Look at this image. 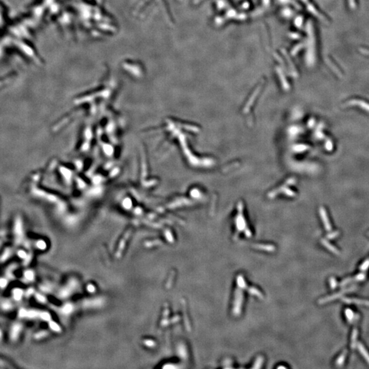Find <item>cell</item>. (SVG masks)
Masks as SVG:
<instances>
[{"label": "cell", "instance_id": "5", "mask_svg": "<svg viewBox=\"0 0 369 369\" xmlns=\"http://www.w3.org/2000/svg\"><path fill=\"white\" fill-rule=\"evenodd\" d=\"M321 244L324 246V247H325V248L327 249V250H329L332 254H335V255H339V254H340V251L338 250V249L334 246H333L332 244H331L327 239H322Z\"/></svg>", "mask_w": 369, "mask_h": 369}, {"label": "cell", "instance_id": "17", "mask_svg": "<svg viewBox=\"0 0 369 369\" xmlns=\"http://www.w3.org/2000/svg\"><path fill=\"white\" fill-rule=\"evenodd\" d=\"M70 289H71V288H70V286H68V288H64V289H63L61 293H60V295H61V297H67L68 295L70 294Z\"/></svg>", "mask_w": 369, "mask_h": 369}, {"label": "cell", "instance_id": "21", "mask_svg": "<svg viewBox=\"0 0 369 369\" xmlns=\"http://www.w3.org/2000/svg\"><path fill=\"white\" fill-rule=\"evenodd\" d=\"M37 246L38 248H40V249H44L46 247V244L44 241H40L37 243Z\"/></svg>", "mask_w": 369, "mask_h": 369}, {"label": "cell", "instance_id": "20", "mask_svg": "<svg viewBox=\"0 0 369 369\" xmlns=\"http://www.w3.org/2000/svg\"><path fill=\"white\" fill-rule=\"evenodd\" d=\"M26 278H27L29 280H32L34 278V274L33 272H32L30 271H26Z\"/></svg>", "mask_w": 369, "mask_h": 369}, {"label": "cell", "instance_id": "12", "mask_svg": "<svg viewBox=\"0 0 369 369\" xmlns=\"http://www.w3.org/2000/svg\"><path fill=\"white\" fill-rule=\"evenodd\" d=\"M368 268H369V258H367V259H366V260H364L360 266H359V270H360L361 271L364 272V271H366V270H368Z\"/></svg>", "mask_w": 369, "mask_h": 369}, {"label": "cell", "instance_id": "10", "mask_svg": "<svg viewBox=\"0 0 369 369\" xmlns=\"http://www.w3.org/2000/svg\"><path fill=\"white\" fill-rule=\"evenodd\" d=\"M325 61H326L327 66H328L332 70H333V72L335 73L336 75H338L339 77H343L342 73H341V72L339 70L338 68H337V66L334 65L333 62H332V61L331 60V59H329V58H327L326 59H325Z\"/></svg>", "mask_w": 369, "mask_h": 369}, {"label": "cell", "instance_id": "13", "mask_svg": "<svg viewBox=\"0 0 369 369\" xmlns=\"http://www.w3.org/2000/svg\"><path fill=\"white\" fill-rule=\"evenodd\" d=\"M73 305L70 304H66L65 306H64V308L62 309V312H63L64 314H65V315H67V314H69V313H71V312L73 311Z\"/></svg>", "mask_w": 369, "mask_h": 369}, {"label": "cell", "instance_id": "28", "mask_svg": "<svg viewBox=\"0 0 369 369\" xmlns=\"http://www.w3.org/2000/svg\"><path fill=\"white\" fill-rule=\"evenodd\" d=\"M0 284H1V286H5V285H6V281L5 280H2L0 281Z\"/></svg>", "mask_w": 369, "mask_h": 369}, {"label": "cell", "instance_id": "4", "mask_svg": "<svg viewBox=\"0 0 369 369\" xmlns=\"http://www.w3.org/2000/svg\"><path fill=\"white\" fill-rule=\"evenodd\" d=\"M345 105H348V106L356 105V106H359V107H361L362 109H363L365 111L369 112V103L365 102L364 101H362V100H359V99L350 100L345 104Z\"/></svg>", "mask_w": 369, "mask_h": 369}, {"label": "cell", "instance_id": "15", "mask_svg": "<svg viewBox=\"0 0 369 369\" xmlns=\"http://www.w3.org/2000/svg\"><path fill=\"white\" fill-rule=\"evenodd\" d=\"M366 279V275L364 273H359L357 274L356 276H354V281L356 282H362Z\"/></svg>", "mask_w": 369, "mask_h": 369}, {"label": "cell", "instance_id": "23", "mask_svg": "<svg viewBox=\"0 0 369 369\" xmlns=\"http://www.w3.org/2000/svg\"><path fill=\"white\" fill-rule=\"evenodd\" d=\"M87 289H88V291L90 292V293H93V292L95 291V286H94L93 285H89L88 286V287H87Z\"/></svg>", "mask_w": 369, "mask_h": 369}, {"label": "cell", "instance_id": "2", "mask_svg": "<svg viewBox=\"0 0 369 369\" xmlns=\"http://www.w3.org/2000/svg\"><path fill=\"white\" fill-rule=\"evenodd\" d=\"M344 303L347 304H356L358 306H369V301L366 299H357V298H351V297H344L342 299Z\"/></svg>", "mask_w": 369, "mask_h": 369}, {"label": "cell", "instance_id": "3", "mask_svg": "<svg viewBox=\"0 0 369 369\" xmlns=\"http://www.w3.org/2000/svg\"><path fill=\"white\" fill-rule=\"evenodd\" d=\"M319 213L321 215V217L325 229L327 231V232H330V231L332 230V225H331L330 222H329L326 210H325V208L324 207H321L319 208Z\"/></svg>", "mask_w": 369, "mask_h": 369}, {"label": "cell", "instance_id": "7", "mask_svg": "<svg viewBox=\"0 0 369 369\" xmlns=\"http://www.w3.org/2000/svg\"><path fill=\"white\" fill-rule=\"evenodd\" d=\"M347 354H348V351H347V350H346V349L341 352V354L339 355L335 361L336 366H338V367H341V366H343V364H345V362L346 360V357H347Z\"/></svg>", "mask_w": 369, "mask_h": 369}, {"label": "cell", "instance_id": "22", "mask_svg": "<svg viewBox=\"0 0 369 369\" xmlns=\"http://www.w3.org/2000/svg\"><path fill=\"white\" fill-rule=\"evenodd\" d=\"M40 317H41V318H43V320H45V321H49L50 319V315L48 313H42V314H41Z\"/></svg>", "mask_w": 369, "mask_h": 369}, {"label": "cell", "instance_id": "8", "mask_svg": "<svg viewBox=\"0 0 369 369\" xmlns=\"http://www.w3.org/2000/svg\"><path fill=\"white\" fill-rule=\"evenodd\" d=\"M357 336H358V331L357 328H354L353 329L351 336V349H355L356 348L358 341H357Z\"/></svg>", "mask_w": 369, "mask_h": 369}, {"label": "cell", "instance_id": "18", "mask_svg": "<svg viewBox=\"0 0 369 369\" xmlns=\"http://www.w3.org/2000/svg\"><path fill=\"white\" fill-rule=\"evenodd\" d=\"M338 235H339L338 231H334V232L329 233L328 235H327V238L329 239H335V238H336Z\"/></svg>", "mask_w": 369, "mask_h": 369}, {"label": "cell", "instance_id": "19", "mask_svg": "<svg viewBox=\"0 0 369 369\" xmlns=\"http://www.w3.org/2000/svg\"><path fill=\"white\" fill-rule=\"evenodd\" d=\"M49 325H50V327H51V328L53 329V330H54L55 332H59V330H60V328H59V327L55 322L51 321V322H50Z\"/></svg>", "mask_w": 369, "mask_h": 369}, {"label": "cell", "instance_id": "9", "mask_svg": "<svg viewBox=\"0 0 369 369\" xmlns=\"http://www.w3.org/2000/svg\"><path fill=\"white\" fill-rule=\"evenodd\" d=\"M345 315L346 319H347V321L349 324H353V323L356 321V315H355L354 312L352 310H351L350 308H347L345 310Z\"/></svg>", "mask_w": 369, "mask_h": 369}, {"label": "cell", "instance_id": "24", "mask_svg": "<svg viewBox=\"0 0 369 369\" xmlns=\"http://www.w3.org/2000/svg\"><path fill=\"white\" fill-rule=\"evenodd\" d=\"M349 6L351 7V9H355L356 8V2H355V0H349Z\"/></svg>", "mask_w": 369, "mask_h": 369}, {"label": "cell", "instance_id": "27", "mask_svg": "<svg viewBox=\"0 0 369 369\" xmlns=\"http://www.w3.org/2000/svg\"><path fill=\"white\" fill-rule=\"evenodd\" d=\"M145 344H146V345L149 346V347H150V346H152V345H153V341H151V340H146V342H145Z\"/></svg>", "mask_w": 369, "mask_h": 369}, {"label": "cell", "instance_id": "11", "mask_svg": "<svg viewBox=\"0 0 369 369\" xmlns=\"http://www.w3.org/2000/svg\"><path fill=\"white\" fill-rule=\"evenodd\" d=\"M102 301L101 299H94V300H89V301L86 302L85 303V305L86 306H99V305L101 304Z\"/></svg>", "mask_w": 369, "mask_h": 369}, {"label": "cell", "instance_id": "1", "mask_svg": "<svg viewBox=\"0 0 369 369\" xmlns=\"http://www.w3.org/2000/svg\"><path fill=\"white\" fill-rule=\"evenodd\" d=\"M355 289H356V288L354 287V286H353V287H348V288H344L343 291H340L336 293V294L328 295V296H326L324 298H322V299H321L319 300V303L321 304H325L326 303H328V302H332V301H334V300L338 299V298H340L341 297H343L344 295L347 294V293H348L349 292L354 291Z\"/></svg>", "mask_w": 369, "mask_h": 369}, {"label": "cell", "instance_id": "6", "mask_svg": "<svg viewBox=\"0 0 369 369\" xmlns=\"http://www.w3.org/2000/svg\"><path fill=\"white\" fill-rule=\"evenodd\" d=\"M356 347H357V350H358L359 353H360L362 356L364 357L366 362L369 364V353L368 352L367 349H366V347H364V346L361 343H359V342L358 343H357Z\"/></svg>", "mask_w": 369, "mask_h": 369}, {"label": "cell", "instance_id": "25", "mask_svg": "<svg viewBox=\"0 0 369 369\" xmlns=\"http://www.w3.org/2000/svg\"><path fill=\"white\" fill-rule=\"evenodd\" d=\"M359 51L364 55H367V56H369V50L366 49H364V48H360L359 49Z\"/></svg>", "mask_w": 369, "mask_h": 369}, {"label": "cell", "instance_id": "16", "mask_svg": "<svg viewBox=\"0 0 369 369\" xmlns=\"http://www.w3.org/2000/svg\"><path fill=\"white\" fill-rule=\"evenodd\" d=\"M325 148L327 151H332L333 149V143L330 139H327L325 142Z\"/></svg>", "mask_w": 369, "mask_h": 369}, {"label": "cell", "instance_id": "14", "mask_svg": "<svg viewBox=\"0 0 369 369\" xmlns=\"http://www.w3.org/2000/svg\"><path fill=\"white\" fill-rule=\"evenodd\" d=\"M329 285L332 289H335V288H336V286H338V282H337L336 279L335 278H334V277H331V278L329 279Z\"/></svg>", "mask_w": 369, "mask_h": 369}, {"label": "cell", "instance_id": "26", "mask_svg": "<svg viewBox=\"0 0 369 369\" xmlns=\"http://www.w3.org/2000/svg\"><path fill=\"white\" fill-rule=\"evenodd\" d=\"M37 299L40 302H44L45 301V297L43 296V295H37Z\"/></svg>", "mask_w": 369, "mask_h": 369}]
</instances>
